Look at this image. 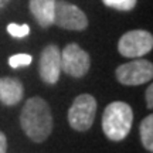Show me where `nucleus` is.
I'll list each match as a JSON object with an SVG mask.
<instances>
[{"label":"nucleus","instance_id":"obj_1","mask_svg":"<svg viewBox=\"0 0 153 153\" xmlns=\"http://www.w3.org/2000/svg\"><path fill=\"white\" fill-rule=\"evenodd\" d=\"M20 125L33 142H44L53 131V115L48 104L40 97L27 99L20 115Z\"/></svg>","mask_w":153,"mask_h":153},{"label":"nucleus","instance_id":"obj_2","mask_svg":"<svg viewBox=\"0 0 153 153\" xmlns=\"http://www.w3.org/2000/svg\"><path fill=\"white\" fill-rule=\"evenodd\" d=\"M133 122V111L125 102H111L102 115V129L108 139L119 142L128 136Z\"/></svg>","mask_w":153,"mask_h":153},{"label":"nucleus","instance_id":"obj_3","mask_svg":"<svg viewBox=\"0 0 153 153\" xmlns=\"http://www.w3.org/2000/svg\"><path fill=\"white\" fill-rule=\"evenodd\" d=\"M97 114V101L89 94L76 97L68 111V123L78 132L88 131L94 123Z\"/></svg>","mask_w":153,"mask_h":153},{"label":"nucleus","instance_id":"obj_4","mask_svg":"<svg viewBox=\"0 0 153 153\" xmlns=\"http://www.w3.org/2000/svg\"><path fill=\"white\" fill-rule=\"evenodd\" d=\"M115 75L122 85H142L152 79L153 65L148 60H133L118 67Z\"/></svg>","mask_w":153,"mask_h":153},{"label":"nucleus","instance_id":"obj_5","mask_svg":"<svg viewBox=\"0 0 153 153\" xmlns=\"http://www.w3.org/2000/svg\"><path fill=\"white\" fill-rule=\"evenodd\" d=\"M153 47V37L145 30H132L120 37L118 50L120 55L128 58H137L148 54Z\"/></svg>","mask_w":153,"mask_h":153},{"label":"nucleus","instance_id":"obj_6","mask_svg":"<svg viewBox=\"0 0 153 153\" xmlns=\"http://www.w3.org/2000/svg\"><path fill=\"white\" fill-rule=\"evenodd\" d=\"M91 67V58L87 51L75 43L68 44L61 53V71L74 78H81Z\"/></svg>","mask_w":153,"mask_h":153},{"label":"nucleus","instance_id":"obj_7","mask_svg":"<svg viewBox=\"0 0 153 153\" xmlns=\"http://www.w3.org/2000/svg\"><path fill=\"white\" fill-rule=\"evenodd\" d=\"M54 24L65 30L81 31L87 28L88 19L79 7L67 3L64 0H55Z\"/></svg>","mask_w":153,"mask_h":153},{"label":"nucleus","instance_id":"obj_8","mask_svg":"<svg viewBox=\"0 0 153 153\" xmlns=\"http://www.w3.org/2000/svg\"><path fill=\"white\" fill-rule=\"evenodd\" d=\"M40 76L45 84H55L61 74V53L60 48L50 44L41 51L40 55Z\"/></svg>","mask_w":153,"mask_h":153},{"label":"nucleus","instance_id":"obj_9","mask_svg":"<svg viewBox=\"0 0 153 153\" xmlns=\"http://www.w3.org/2000/svg\"><path fill=\"white\" fill-rule=\"evenodd\" d=\"M23 95H24V88L17 78H10V76L0 78V102L1 104L7 106L17 105L23 99Z\"/></svg>","mask_w":153,"mask_h":153},{"label":"nucleus","instance_id":"obj_10","mask_svg":"<svg viewBox=\"0 0 153 153\" xmlns=\"http://www.w3.org/2000/svg\"><path fill=\"white\" fill-rule=\"evenodd\" d=\"M30 11L41 27L54 24L55 0H30Z\"/></svg>","mask_w":153,"mask_h":153},{"label":"nucleus","instance_id":"obj_11","mask_svg":"<svg viewBox=\"0 0 153 153\" xmlns=\"http://www.w3.org/2000/svg\"><path fill=\"white\" fill-rule=\"evenodd\" d=\"M140 139H142V145L145 149H148L152 152L153 150V116L149 115L140 123Z\"/></svg>","mask_w":153,"mask_h":153},{"label":"nucleus","instance_id":"obj_12","mask_svg":"<svg viewBox=\"0 0 153 153\" xmlns=\"http://www.w3.org/2000/svg\"><path fill=\"white\" fill-rule=\"evenodd\" d=\"M106 6L120 11H131L136 6V0H102Z\"/></svg>","mask_w":153,"mask_h":153},{"label":"nucleus","instance_id":"obj_13","mask_svg":"<svg viewBox=\"0 0 153 153\" xmlns=\"http://www.w3.org/2000/svg\"><path fill=\"white\" fill-rule=\"evenodd\" d=\"M31 55L28 54H14L9 58V65L11 68H19V67L30 65L31 64Z\"/></svg>","mask_w":153,"mask_h":153},{"label":"nucleus","instance_id":"obj_14","mask_svg":"<svg viewBox=\"0 0 153 153\" xmlns=\"http://www.w3.org/2000/svg\"><path fill=\"white\" fill-rule=\"evenodd\" d=\"M7 31H9V34H10V36H13V37L23 38V37H26V36H28V33H30V27H28L27 24L19 26V24L11 23V24H9V26H7Z\"/></svg>","mask_w":153,"mask_h":153},{"label":"nucleus","instance_id":"obj_15","mask_svg":"<svg viewBox=\"0 0 153 153\" xmlns=\"http://www.w3.org/2000/svg\"><path fill=\"white\" fill-rule=\"evenodd\" d=\"M146 105H148L149 109L153 108V87L149 85L148 89H146Z\"/></svg>","mask_w":153,"mask_h":153},{"label":"nucleus","instance_id":"obj_16","mask_svg":"<svg viewBox=\"0 0 153 153\" xmlns=\"http://www.w3.org/2000/svg\"><path fill=\"white\" fill-rule=\"evenodd\" d=\"M7 150V137L3 132H0V153H6Z\"/></svg>","mask_w":153,"mask_h":153}]
</instances>
